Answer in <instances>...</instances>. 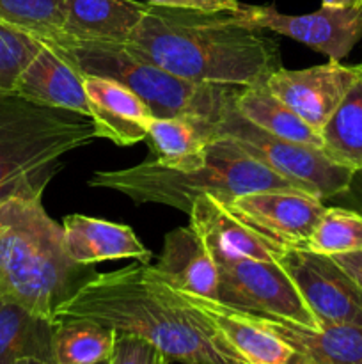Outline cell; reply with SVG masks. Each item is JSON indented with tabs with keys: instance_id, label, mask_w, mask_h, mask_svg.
<instances>
[{
	"instance_id": "obj_1",
	"label": "cell",
	"mask_w": 362,
	"mask_h": 364,
	"mask_svg": "<svg viewBox=\"0 0 362 364\" xmlns=\"http://www.w3.org/2000/svg\"><path fill=\"white\" fill-rule=\"evenodd\" d=\"M66 318L148 340L180 364H248L204 311L141 262L82 283L57 308L55 322Z\"/></svg>"
},
{
	"instance_id": "obj_2",
	"label": "cell",
	"mask_w": 362,
	"mask_h": 364,
	"mask_svg": "<svg viewBox=\"0 0 362 364\" xmlns=\"http://www.w3.org/2000/svg\"><path fill=\"white\" fill-rule=\"evenodd\" d=\"M130 52L194 84L248 87L283 66L280 46L231 11L151 6L126 43Z\"/></svg>"
},
{
	"instance_id": "obj_3",
	"label": "cell",
	"mask_w": 362,
	"mask_h": 364,
	"mask_svg": "<svg viewBox=\"0 0 362 364\" xmlns=\"http://www.w3.org/2000/svg\"><path fill=\"white\" fill-rule=\"evenodd\" d=\"M84 267L67 255L41 194L0 201V297L55 323L57 308L85 283Z\"/></svg>"
},
{
	"instance_id": "obj_4",
	"label": "cell",
	"mask_w": 362,
	"mask_h": 364,
	"mask_svg": "<svg viewBox=\"0 0 362 364\" xmlns=\"http://www.w3.org/2000/svg\"><path fill=\"white\" fill-rule=\"evenodd\" d=\"M89 185L116 191L133 203L172 206L187 215L201 196L231 201L238 196L258 191L298 188L224 137L209 144L208 159L195 169H167L149 159L126 169L98 171L91 176Z\"/></svg>"
},
{
	"instance_id": "obj_5",
	"label": "cell",
	"mask_w": 362,
	"mask_h": 364,
	"mask_svg": "<svg viewBox=\"0 0 362 364\" xmlns=\"http://www.w3.org/2000/svg\"><path fill=\"white\" fill-rule=\"evenodd\" d=\"M96 139L89 116L0 91V201L43 196L64 159Z\"/></svg>"
},
{
	"instance_id": "obj_6",
	"label": "cell",
	"mask_w": 362,
	"mask_h": 364,
	"mask_svg": "<svg viewBox=\"0 0 362 364\" xmlns=\"http://www.w3.org/2000/svg\"><path fill=\"white\" fill-rule=\"evenodd\" d=\"M84 75L117 80L138 96L155 117H199L215 121L236 85L194 84L144 60L123 43L80 41L59 34L52 39Z\"/></svg>"
},
{
	"instance_id": "obj_7",
	"label": "cell",
	"mask_w": 362,
	"mask_h": 364,
	"mask_svg": "<svg viewBox=\"0 0 362 364\" xmlns=\"http://www.w3.org/2000/svg\"><path fill=\"white\" fill-rule=\"evenodd\" d=\"M236 91L238 87H234L220 116L212 123L215 141L229 139L248 156L322 201L336 199L346 191L355 169L332 160L323 149L279 139L256 127L234 107Z\"/></svg>"
},
{
	"instance_id": "obj_8",
	"label": "cell",
	"mask_w": 362,
	"mask_h": 364,
	"mask_svg": "<svg viewBox=\"0 0 362 364\" xmlns=\"http://www.w3.org/2000/svg\"><path fill=\"white\" fill-rule=\"evenodd\" d=\"M216 302L256 316L286 320L297 326L319 329V322L291 277L277 262L219 259Z\"/></svg>"
},
{
	"instance_id": "obj_9",
	"label": "cell",
	"mask_w": 362,
	"mask_h": 364,
	"mask_svg": "<svg viewBox=\"0 0 362 364\" xmlns=\"http://www.w3.org/2000/svg\"><path fill=\"white\" fill-rule=\"evenodd\" d=\"M277 263L291 277L319 326L362 327V288L334 258L305 247H284Z\"/></svg>"
},
{
	"instance_id": "obj_10",
	"label": "cell",
	"mask_w": 362,
	"mask_h": 364,
	"mask_svg": "<svg viewBox=\"0 0 362 364\" xmlns=\"http://www.w3.org/2000/svg\"><path fill=\"white\" fill-rule=\"evenodd\" d=\"M248 27L295 39L329 60H341L362 39V6L325 7L309 14H284L273 6L241 4L236 11Z\"/></svg>"
},
{
	"instance_id": "obj_11",
	"label": "cell",
	"mask_w": 362,
	"mask_h": 364,
	"mask_svg": "<svg viewBox=\"0 0 362 364\" xmlns=\"http://www.w3.org/2000/svg\"><path fill=\"white\" fill-rule=\"evenodd\" d=\"M248 228L280 247H304L325 205L300 188H272L224 201Z\"/></svg>"
},
{
	"instance_id": "obj_12",
	"label": "cell",
	"mask_w": 362,
	"mask_h": 364,
	"mask_svg": "<svg viewBox=\"0 0 362 364\" xmlns=\"http://www.w3.org/2000/svg\"><path fill=\"white\" fill-rule=\"evenodd\" d=\"M361 73L362 63L348 66L341 60H329L304 70L280 66L270 75L266 85L309 127L322 132Z\"/></svg>"
},
{
	"instance_id": "obj_13",
	"label": "cell",
	"mask_w": 362,
	"mask_h": 364,
	"mask_svg": "<svg viewBox=\"0 0 362 364\" xmlns=\"http://www.w3.org/2000/svg\"><path fill=\"white\" fill-rule=\"evenodd\" d=\"M13 91L39 105L73 110L91 117L84 73L53 41H41L38 53L23 68Z\"/></svg>"
},
{
	"instance_id": "obj_14",
	"label": "cell",
	"mask_w": 362,
	"mask_h": 364,
	"mask_svg": "<svg viewBox=\"0 0 362 364\" xmlns=\"http://www.w3.org/2000/svg\"><path fill=\"white\" fill-rule=\"evenodd\" d=\"M188 217L190 226L201 235L215 262L238 258L277 262L284 249L256 233L215 196H201L195 199Z\"/></svg>"
},
{
	"instance_id": "obj_15",
	"label": "cell",
	"mask_w": 362,
	"mask_h": 364,
	"mask_svg": "<svg viewBox=\"0 0 362 364\" xmlns=\"http://www.w3.org/2000/svg\"><path fill=\"white\" fill-rule=\"evenodd\" d=\"M84 89L98 139H109L117 146L146 141L155 116L135 92L117 80L96 75H84Z\"/></svg>"
},
{
	"instance_id": "obj_16",
	"label": "cell",
	"mask_w": 362,
	"mask_h": 364,
	"mask_svg": "<svg viewBox=\"0 0 362 364\" xmlns=\"http://www.w3.org/2000/svg\"><path fill=\"white\" fill-rule=\"evenodd\" d=\"M148 267L153 276L174 290L212 301L219 297V267L190 224L170 231L158 262Z\"/></svg>"
},
{
	"instance_id": "obj_17",
	"label": "cell",
	"mask_w": 362,
	"mask_h": 364,
	"mask_svg": "<svg viewBox=\"0 0 362 364\" xmlns=\"http://www.w3.org/2000/svg\"><path fill=\"white\" fill-rule=\"evenodd\" d=\"M64 244L70 258L78 265H94L106 259L135 258L149 265L153 255L130 226L94 219L87 215H67L62 220Z\"/></svg>"
},
{
	"instance_id": "obj_18",
	"label": "cell",
	"mask_w": 362,
	"mask_h": 364,
	"mask_svg": "<svg viewBox=\"0 0 362 364\" xmlns=\"http://www.w3.org/2000/svg\"><path fill=\"white\" fill-rule=\"evenodd\" d=\"M183 295L209 316L216 329L248 364H295L297 352L272 331L263 327L252 315L227 308L212 299Z\"/></svg>"
},
{
	"instance_id": "obj_19",
	"label": "cell",
	"mask_w": 362,
	"mask_h": 364,
	"mask_svg": "<svg viewBox=\"0 0 362 364\" xmlns=\"http://www.w3.org/2000/svg\"><path fill=\"white\" fill-rule=\"evenodd\" d=\"M254 316L263 327L286 341L305 364H362V327L323 323L319 329L286 320Z\"/></svg>"
},
{
	"instance_id": "obj_20",
	"label": "cell",
	"mask_w": 362,
	"mask_h": 364,
	"mask_svg": "<svg viewBox=\"0 0 362 364\" xmlns=\"http://www.w3.org/2000/svg\"><path fill=\"white\" fill-rule=\"evenodd\" d=\"M148 7L141 0H64L60 34L80 41L126 43Z\"/></svg>"
},
{
	"instance_id": "obj_21",
	"label": "cell",
	"mask_w": 362,
	"mask_h": 364,
	"mask_svg": "<svg viewBox=\"0 0 362 364\" xmlns=\"http://www.w3.org/2000/svg\"><path fill=\"white\" fill-rule=\"evenodd\" d=\"M213 121L199 117H153L149 124V149L155 162L167 169L190 171L201 167L208 159L213 137Z\"/></svg>"
},
{
	"instance_id": "obj_22",
	"label": "cell",
	"mask_w": 362,
	"mask_h": 364,
	"mask_svg": "<svg viewBox=\"0 0 362 364\" xmlns=\"http://www.w3.org/2000/svg\"><path fill=\"white\" fill-rule=\"evenodd\" d=\"M234 107L245 119L275 137L312 146V148H323L322 134L309 127L286 103L280 102L270 91L266 82H259L248 87H238Z\"/></svg>"
},
{
	"instance_id": "obj_23",
	"label": "cell",
	"mask_w": 362,
	"mask_h": 364,
	"mask_svg": "<svg viewBox=\"0 0 362 364\" xmlns=\"http://www.w3.org/2000/svg\"><path fill=\"white\" fill-rule=\"evenodd\" d=\"M53 322L0 297V364H52Z\"/></svg>"
},
{
	"instance_id": "obj_24",
	"label": "cell",
	"mask_w": 362,
	"mask_h": 364,
	"mask_svg": "<svg viewBox=\"0 0 362 364\" xmlns=\"http://www.w3.org/2000/svg\"><path fill=\"white\" fill-rule=\"evenodd\" d=\"M117 333L84 318L53 323L52 364H98L112 358Z\"/></svg>"
},
{
	"instance_id": "obj_25",
	"label": "cell",
	"mask_w": 362,
	"mask_h": 364,
	"mask_svg": "<svg viewBox=\"0 0 362 364\" xmlns=\"http://www.w3.org/2000/svg\"><path fill=\"white\" fill-rule=\"evenodd\" d=\"M323 153L351 169L362 167V73L323 130Z\"/></svg>"
},
{
	"instance_id": "obj_26",
	"label": "cell",
	"mask_w": 362,
	"mask_h": 364,
	"mask_svg": "<svg viewBox=\"0 0 362 364\" xmlns=\"http://www.w3.org/2000/svg\"><path fill=\"white\" fill-rule=\"evenodd\" d=\"M304 247L325 256L362 251V213L344 206H325Z\"/></svg>"
},
{
	"instance_id": "obj_27",
	"label": "cell",
	"mask_w": 362,
	"mask_h": 364,
	"mask_svg": "<svg viewBox=\"0 0 362 364\" xmlns=\"http://www.w3.org/2000/svg\"><path fill=\"white\" fill-rule=\"evenodd\" d=\"M0 25L45 41L62 32L64 0H0Z\"/></svg>"
},
{
	"instance_id": "obj_28",
	"label": "cell",
	"mask_w": 362,
	"mask_h": 364,
	"mask_svg": "<svg viewBox=\"0 0 362 364\" xmlns=\"http://www.w3.org/2000/svg\"><path fill=\"white\" fill-rule=\"evenodd\" d=\"M41 41L0 25V91H13L23 68L38 53Z\"/></svg>"
},
{
	"instance_id": "obj_29",
	"label": "cell",
	"mask_w": 362,
	"mask_h": 364,
	"mask_svg": "<svg viewBox=\"0 0 362 364\" xmlns=\"http://www.w3.org/2000/svg\"><path fill=\"white\" fill-rule=\"evenodd\" d=\"M167 355L149 343L148 340H142L131 334L117 333L116 345H114L110 364H169Z\"/></svg>"
},
{
	"instance_id": "obj_30",
	"label": "cell",
	"mask_w": 362,
	"mask_h": 364,
	"mask_svg": "<svg viewBox=\"0 0 362 364\" xmlns=\"http://www.w3.org/2000/svg\"><path fill=\"white\" fill-rule=\"evenodd\" d=\"M151 6L177 7V9H197V11H231L236 13L241 2L238 0H141Z\"/></svg>"
},
{
	"instance_id": "obj_31",
	"label": "cell",
	"mask_w": 362,
	"mask_h": 364,
	"mask_svg": "<svg viewBox=\"0 0 362 364\" xmlns=\"http://www.w3.org/2000/svg\"><path fill=\"white\" fill-rule=\"evenodd\" d=\"M336 199H343V201L348 203V206H344V208H351L355 212L362 213V167L353 171V176H351L348 188L343 194L337 196Z\"/></svg>"
},
{
	"instance_id": "obj_32",
	"label": "cell",
	"mask_w": 362,
	"mask_h": 364,
	"mask_svg": "<svg viewBox=\"0 0 362 364\" xmlns=\"http://www.w3.org/2000/svg\"><path fill=\"white\" fill-rule=\"evenodd\" d=\"M334 262L341 267L346 274H350L351 279L362 288V251L350 252V255H339V256H330Z\"/></svg>"
},
{
	"instance_id": "obj_33",
	"label": "cell",
	"mask_w": 362,
	"mask_h": 364,
	"mask_svg": "<svg viewBox=\"0 0 362 364\" xmlns=\"http://www.w3.org/2000/svg\"><path fill=\"white\" fill-rule=\"evenodd\" d=\"M325 7H355L362 6V0H322Z\"/></svg>"
},
{
	"instance_id": "obj_34",
	"label": "cell",
	"mask_w": 362,
	"mask_h": 364,
	"mask_svg": "<svg viewBox=\"0 0 362 364\" xmlns=\"http://www.w3.org/2000/svg\"><path fill=\"white\" fill-rule=\"evenodd\" d=\"M20 364H43V363H35V361H23V363H20Z\"/></svg>"
},
{
	"instance_id": "obj_35",
	"label": "cell",
	"mask_w": 362,
	"mask_h": 364,
	"mask_svg": "<svg viewBox=\"0 0 362 364\" xmlns=\"http://www.w3.org/2000/svg\"><path fill=\"white\" fill-rule=\"evenodd\" d=\"M295 364H305V363H302L300 359H298V355H297V359H295Z\"/></svg>"
},
{
	"instance_id": "obj_36",
	"label": "cell",
	"mask_w": 362,
	"mask_h": 364,
	"mask_svg": "<svg viewBox=\"0 0 362 364\" xmlns=\"http://www.w3.org/2000/svg\"><path fill=\"white\" fill-rule=\"evenodd\" d=\"M98 364H110V359H109V361H103V363H98Z\"/></svg>"
}]
</instances>
